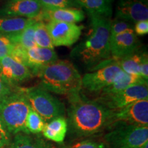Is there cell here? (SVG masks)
Segmentation results:
<instances>
[{
  "label": "cell",
  "instance_id": "1",
  "mask_svg": "<svg viewBox=\"0 0 148 148\" xmlns=\"http://www.w3.org/2000/svg\"><path fill=\"white\" fill-rule=\"evenodd\" d=\"M68 126L73 134L79 137L101 132L112 124L113 111L97 100H90L80 92L68 96Z\"/></svg>",
  "mask_w": 148,
  "mask_h": 148
},
{
  "label": "cell",
  "instance_id": "2",
  "mask_svg": "<svg viewBox=\"0 0 148 148\" xmlns=\"http://www.w3.org/2000/svg\"><path fill=\"white\" fill-rule=\"evenodd\" d=\"M91 23L92 32L84 41L75 47L71 55L78 58L88 66H98L108 60L110 56V18L88 14Z\"/></svg>",
  "mask_w": 148,
  "mask_h": 148
},
{
  "label": "cell",
  "instance_id": "3",
  "mask_svg": "<svg viewBox=\"0 0 148 148\" xmlns=\"http://www.w3.org/2000/svg\"><path fill=\"white\" fill-rule=\"evenodd\" d=\"M40 79V86L47 91L70 96L82 89V76L69 60H57L33 73Z\"/></svg>",
  "mask_w": 148,
  "mask_h": 148
},
{
  "label": "cell",
  "instance_id": "4",
  "mask_svg": "<svg viewBox=\"0 0 148 148\" xmlns=\"http://www.w3.org/2000/svg\"><path fill=\"white\" fill-rule=\"evenodd\" d=\"M30 108L22 88H17L0 100V119L10 134H28L25 120Z\"/></svg>",
  "mask_w": 148,
  "mask_h": 148
},
{
  "label": "cell",
  "instance_id": "5",
  "mask_svg": "<svg viewBox=\"0 0 148 148\" xmlns=\"http://www.w3.org/2000/svg\"><path fill=\"white\" fill-rule=\"evenodd\" d=\"M22 89L31 108L36 111L46 123L58 116H64V103L50 92L40 86Z\"/></svg>",
  "mask_w": 148,
  "mask_h": 148
},
{
  "label": "cell",
  "instance_id": "6",
  "mask_svg": "<svg viewBox=\"0 0 148 148\" xmlns=\"http://www.w3.org/2000/svg\"><path fill=\"white\" fill-rule=\"evenodd\" d=\"M105 135L110 148H142L148 143V126L116 123Z\"/></svg>",
  "mask_w": 148,
  "mask_h": 148
},
{
  "label": "cell",
  "instance_id": "7",
  "mask_svg": "<svg viewBox=\"0 0 148 148\" xmlns=\"http://www.w3.org/2000/svg\"><path fill=\"white\" fill-rule=\"evenodd\" d=\"M145 99H148L147 84L140 83L133 84L112 95L99 96L95 100L102 103L110 110L115 111Z\"/></svg>",
  "mask_w": 148,
  "mask_h": 148
},
{
  "label": "cell",
  "instance_id": "8",
  "mask_svg": "<svg viewBox=\"0 0 148 148\" xmlns=\"http://www.w3.org/2000/svg\"><path fill=\"white\" fill-rule=\"evenodd\" d=\"M10 56L28 67L32 73L39 68L58 59L54 49L37 46L29 49H23L15 45Z\"/></svg>",
  "mask_w": 148,
  "mask_h": 148
},
{
  "label": "cell",
  "instance_id": "9",
  "mask_svg": "<svg viewBox=\"0 0 148 148\" xmlns=\"http://www.w3.org/2000/svg\"><path fill=\"white\" fill-rule=\"evenodd\" d=\"M123 71L113 59L111 63L97 69L96 71L84 74L82 77V88L90 92H100Z\"/></svg>",
  "mask_w": 148,
  "mask_h": 148
},
{
  "label": "cell",
  "instance_id": "10",
  "mask_svg": "<svg viewBox=\"0 0 148 148\" xmlns=\"http://www.w3.org/2000/svg\"><path fill=\"white\" fill-rule=\"evenodd\" d=\"M126 124L148 125V99L134 102L120 110L113 111L112 124Z\"/></svg>",
  "mask_w": 148,
  "mask_h": 148
},
{
  "label": "cell",
  "instance_id": "11",
  "mask_svg": "<svg viewBox=\"0 0 148 148\" xmlns=\"http://www.w3.org/2000/svg\"><path fill=\"white\" fill-rule=\"evenodd\" d=\"M53 45L55 47H69L79 38L83 26L76 23L49 21L46 23Z\"/></svg>",
  "mask_w": 148,
  "mask_h": 148
},
{
  "label": "cell",
  "instance_id": "12",
  "mask_svg": "<svg viewBox=\"0 0 148 148\" xmlns=\"http://www.w3.org/2000/svg\"><path fill=\"white\" fill-rule=\"evenodd\" d=\"M140 42L135 34L134 29H130L110 38V52L114 59L125 58L139 51Z\"/></svg>",
  "mask_w": 148,
  "mask_h": 148
},
{
  "label": "cell",
  "instance_id": "13",
  "mask_svg": "<svg viewBox=\"0 0 148 148\" xmlns=\"http://www.w3.org/2000/svg\"><path fill=\"white\" fill-rule=\"evenodd\" d=\"M42 8L38 0H10L0 10V16L34 18Z\"/></svg>",
  "mask_w": 148,
  "mask_h": 148
},
{
  "label": "cell",
  "instance_id": "14",
  "mask_svg": "<svg viewBox=\"0 0 148 148\" xmlns=\"http://www.w3.org/2000/svg\"><path fill=\"white\" fill-rule=\"evenodd\" d=\"M116 18L136 23L148 20L147 1L145 0H118Z\"/></svg>",
  "mask_w": 148,
  "mask_h": 148
},
{
  "label": "cell",
  "instance_id": "15",
  "mask_svg": "<svg viewBox=\"0 0 148 148\" xmlns=\"http://www.w3.org/2000/svg\"><path fill=\"white\" fill-rule=\"evenodd\" d=\"M0 75L12 86L32 78L34 75L28 67L10 56L0 59Z\"/></svg>",
  "mask_w": 148,
  "mask_h": 148
},
{
  "label": "cell",
  "instance_id": "16",
  "mask_svg": "<svg viewBox=\"0 0 148 148\" xmlns=\"http://www.w3.org/2000/svg\"><path fill=\"white\" fill-rule=\"evenodd\" d=\"M85 15L84 11L77 8H45L40 13L33 18L36 21H58L76 23L82 21Z\"/></svg>",
  "mask_w": 148,
  "mask_h": 148
},
{
  "label": "cell",
  "instance_id": "17",
  "mask_svg": "<svg viewBox=\"0 0 148 148\" xmlns=\"http://www.w3.org/2000/svg\"><path fill=\"white\" fill-rule=\"evenodd\" d=\"M67 130V120L64 116H58L47 122L42 133L48 140L56 143H62L64 141Z\"/></svg>",
  "mask_w": 148,
  "mask_h": 148
},
{
  "label": "cell",
  "instance_id": "18",
  "mask_svg": "<svg viewBox=\"0 0 148 148\" xmlns=\"http://www.w3.org/2000/svg\"><path fill=\"white\" fill-rule=\"evenodd\" d=\"M147 84V81L137 75H131L122 71L109 86L100 92V96L109 95L125 89L133 84Z\"/></svg>",
  "mask_w": 148,
  "mask_h": 148
},
{
  "label": "cell",
  "instance_id": "19",
  "mask_svg": "<svg viewBox=\"0 0 148 148\" xmlns=\"http://www.w3.org/2000/svg\"><path fill=\"white\" fill-rule=\"evenodd\" d=\"M76 6L84 8L88 14L110 18L112 13L114 0H73Z\"/></svg>",
  "mask_w": 148,
  "mask_h": 148
},
{
  "label": "cell",
  "instance_id": "20",
  "mask_svg": "<svg viewBox=\"0 0 148 148\" xmlns=\"http://www.w3.org/2000/svg\"><path fill=\"white\" fill-rule=\"evenodd\" d=\"M8 148H53L51 144L38 136L20 132L14 134Z\"/></svg>",
  "mask_w": 148,
  "mask_h": 148
},
{
  "label": "cell",
  "instance_id": "21",
  "mask_svg": "<svg viewBox=\"0 0 148 148\" xmlns=\"http://www.w3.org/2000/svg\"><path fill=\"white\" fill-rule=\"evenodd\" d=\"M36 21L32 18L28 25L21 31L8 34L14 45L23 49L36 47L34 40V26Z\"/></svg>",
  "mask_w": 148,
  "mask_h": 148
},
{
  "label": "cell",
  "instance_id": "22",
  "mask_svg": "<svg viewBox=\"0 0 148 148\" xmlns=\"http://www.w3.org/2000/svg\"><path fill=\"white\" fill-rule=\"evenodd\" d=\"M32 18L0 16V33L13 34L21 31L28 25Z\"/></svg>",
  "mask_w": 148,
  "mask_h": 148
},
{
  "label": "cell",
  "instance_id": "23",
  "mask_svg": "<svg viewBox=\"0 0 148 148\" xmlns=\"http://www.w3.org/2000/svg\"><path fill=\"white\" fill-rule=\"evenodd\" d=\"M144 53H141L138 51L123 58L118 59V60L113 58V60L125 73L131 74V75H139L138 70H139V66L141 63Z\"/></svg>",
  "mask_w": 148,
  "mask_h": 148
},
{
  "label": "cell",
  "instance_id": "24",
  "mask_svg": "<svg viewBox=\"0 0 148 148\" xmlns=\"http://www.w3.org/2000/svg\"><path fill=\"white\" fill-rule=\"evenodd\" d=\"M34 40L37 47L54 49L47 25L44 21H36L35 23Z\"/></svg>",
  "mask_w": 148,
  "mask_h": 148
},
{
  "label": "cell",
  "instance_id": "25",
  "mask_svg": "<svg viewBox=\"0 0 148 148\" xmlns=\"http://www.w3.org/2000/svg\"><path fill=\"white\" fill-rule=\"evenodd\" d=\"M46 122L36 111L30 108L25 120V128L28 134H36L42 132Z\"/></svg>",
  "mask_w": 148,
  "mask_h": 148
},
{
  "label": "cell",
  "instance_id": "26",
  "mask_svg": "<svg viewBox=\"0 0 148 148\" xmlns=\"http://www.w3.org/2000/svg\"><path fill=\"white\" fill-rule=\"evenodd\" d=\"M130 29H134L131 22L115 18V19L113 20V21H110V38H113L116 35L124 32L126 30Z\"/></svg>",
  "mask_w": 148,
  "mask_h": 148
},
{
  "label": "cell",
  "instance_id": "27",
  "mask_svg": "<svg viewBox=\"0 0 148 148\" xmlns=\"http://www.w3.org/2000/svg\"><path fill=\"white\" fill-rule=\"evenodd\" d=\"M15 45L12 42L8 34L0 33V59L12 54Z\"/></svg>",
  "mask_w": 148,
  "mask_h": 148
},
{
  "label": "cell",
  "instance_id": "28",
  "mask_svg": "<svg viewBox=\"0 0 148 148\" xmlns=\"http://www.w3.org/2000/svg\"><path fill=\"white\" fill-rule=\"evenodd\" d=\"M42 8H64L76 7L73 0H38Z\"/></svg>",
  "mask_w": 148,
  "mask_h": 148
},
{
  "label": "cell",
  "instance_id": "29",
  "mask_svg": "<svg viewBox=\"0 0 148 148\" xmlns=\"http://www.w3.org/2000/svg\"><path fill=\"white\" fill-rule=\"evenodd\" d=\"M10 133L0 119V148L7 147L10 143Z\"/></svg>",
  "mask_w": 148,
  "mask_h": 148
},
{
  "label": "cell",
  "instance_id": "30",
  "mask_svg": "<svg viewBox=\"0 0 148 148\" xmlns=\"http://www.w3.org/2000/svg\"><path fill=\"white\" fill-rule=\"evenodd\" d=\"M12 85L7 82L3 77L0 75V100L6 97L14 91L12 89Z\"/></svg>",
  "mask_w": 148,
  "mask_h": 148
},
{
  "label": "cell",
  "instance_id": "31",
  "mask_svg": "<svg viewBox=\"0 0 148 148\" xmlns=\"http://www.w3.org/2000/svg\"><path fill=\"white\" fill-rule=\"evenodd\" d=\"M138 75L145 81H148V57L147 53H145L140 64Z\"/></svg>",
  "mask_w": 148,
  "mask_h": 148
},
{
  "label": "cell",
  "instance_id": "32",
  "mask_svg": "<svg viewBox=\"0 0 148 148\" xmlns=\"http://www.w3.org/2000/svg\"><path fill=\"white\" fill-rule=\"evenodd\" d=\"M73 148H106V146L103 143L88 140L77 144Z\"/></svg>",
  "mask_w": 148,
  "mask_h": 148
},
{
  "label": "cell",
  "instance_id": "33",
  "mask_svg": "<svg viewBox=\"0 0 148 148\" xmlns=\"http://www.w3.org/2000/svg\"><path fill=\"white\" fill-rule=\"evenodd\" d=\"M134 31L138 35H145L148 33V20H142L135 24Z\"/></svg>",
  "mask_w": 148,
  "mask_h": 148
}]
</instances>
